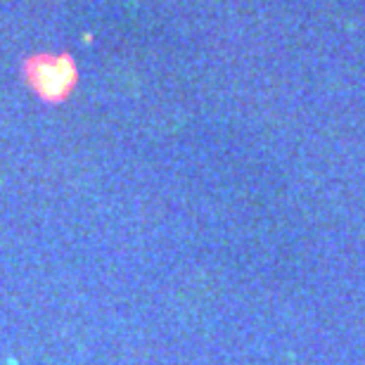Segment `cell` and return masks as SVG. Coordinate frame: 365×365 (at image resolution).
<instances>
[{
	"instance_id": "6da1fadb",
	"label": "cell",
	"mask_w": 365,
	"mask_h": 365,
	"mask_svg": "<svg viewBox=\"0 0 365 365\" xmlns=\"http://www.w3.org/2000/svg\"><path fill=\"white\" fill-rule=\"evenodd\" d=\"M22 76L38 100L46 104H62L78 83V66L69 52H38L24 60Z\"/></svg>"
}]
</instances>
